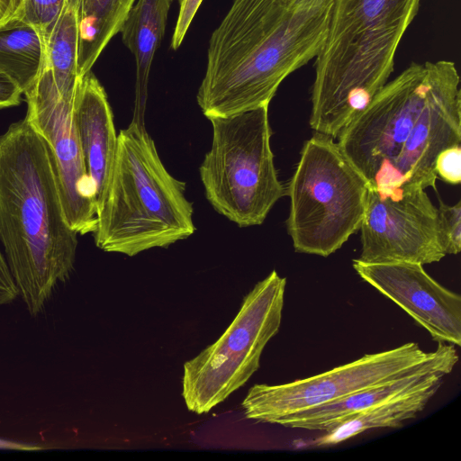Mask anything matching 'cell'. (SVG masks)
I'll return each mask as SVG.
<instances>
[{"label":"cell","mask_w":461,"mask_h":461,"mask_svg":"<svg viewBox=\"0 0 461 461\" xmlns=\"http://www.w3.org/2000/svg\"><path fill=\"white\" fill-rule=\"evenodd\" d=\"M359 260L366 263L440 261L438 211L425 189L386 195L368 188L360 225Z\"/></svg>","instance_id":"cell-11"},{"label":"cell","mask_w":461,"mask_h":461,"mask_svg":"<svg viewBox=\"0 0 461 461\" xmlns=\"http://www.w3.org/2000/svg\"><path fill=\"white\" fill-rule=\"evenodd\" d=\"M78 0L71 1L45 38V63L60 95L72 99L82 77L78 75Z\"/></svg>","instance_id":"cell-19"},{"label":"cell","mask_w":461,"mask_h":461,"mask_svg":"<svg viewBox=\"0 0 461 461\" xmlns=\"http://www.w3.org/2000/svg\"><path fill=\"white\" fill-rule=\"evenodd\" d=\"M442 381L443 378L437 379L413 393L363 411L326 431L323 436L316 438L315 444L319 447L333 446L368 429L397 428L424 410Z\"/></svg>","instance_id":"cell-16"},{"label":"cell","mask_w":461,"mask_h":461,"mask_svg":"<svg viewBox=\"0 0 461 461\" xmlns=\"http://www.w3.org/2000/svg\"><path fill=\"white\" fill-rule=\"evenodd\" d=\"M179 13L171 39V48L177 50L182 44L190 24L203 0H177Z\"/></svg>","instance_id":"cell-23"},{"label":"cell","mask_w":461,"mask_h":461,"mask_svg":"<svg viewBox=\"0 0 461 461\" xmlns=\"http://www.w3.org/2000/svg\"><path fill=\"white\" fill-rule=\"evenodd\" d=\"M136 0H78V60L80 77L92 67L121 30Z\"/></svg>","instance_id":"cell-17"},{"label":"cell","mask_w":461,"mask_h":461,"mask_svg":"<svg viewBox=\"0 0 461 461\" xmlns=\"http://www.w3.org/2000/svg\"><path fill=\"white\" fill-rule=\"evenodd\" d=\"M185 184L162 163L144 124L131 121L117 136L107 187L96 208L94 240L105 252L134 257L194 234Z\"/></svg>","instance_id":"cell-5"},{"label":"cell","mask_w":461,"mask_h":461,"mask_svg":"<svg viewBox=\"0 0 461 461\" xmlns=\"http://www.w3.org/2000/svg\"><path fill=\"white\" fill-rule=\"evenodd\" d=\"M285 286L286 278L271 271L244 296L219 339L185 362L182 397L189 411L208 413L258 371L265 347L281 326Z\"/></svg>","instance_id":"cell-8"},{"label":"cell","mask_w":461,"mask_h":461,"mask_svg":"<svg viewBox=\"0 0 461 461\" xmlns=\"http://www.w3.org/2000/svg\"><path fill=\"white\" fill-rule=\"evenodd\" d=\"M18 295L5 258L0 250V305L11 303Z\"/></svg>","instance_id":"cell-24"},{"label":"cell","mask_w":461,"mask_h":461,"mask_svg":"<svg viewBox=\"0 0 461 461\" xmlns=\"http://www.w3.org/2000/svg\"><path fill=\"white\" fill-rule=\"evenodd\" d=\"M421 0H333L315 58L311 128L337 139L393 71L398 46Z\"/></svg>","instance_id":"cell-4"},{"label":"cell","mask_w":461,"mask_h":461,"mask_svg":"<svg viewBox=\"0 0 461 461\" xmlns=\"http://www.w3.org/2000/svg\"><path fill=\"white\" fill-rule=\"evenodd\" d=\"M46 59L43 35L18 17L0 25V72L24 93L35 82Z\"/></svg>","instance_id":"cell-18"},{"label":"cell","mask_w":461,"mask_h":461,"mask_svg":"<svg viewBox=\"0 0 461 461\" xmlns=\"http://www.w3.org/2000/svg\"><path fill=\"white\" fill-rule=\"evenodd\" d=\"M437 177L450 185L461 182V146L456 145L442 150L435 162Z\"/></svg>","instance_id":"cell-22"},{"label":"cell","mask_w":461,"mask_h":461,"mask_svg":"<svg viewBox=\"0 0 461 461\" xmlns=\"http://www.w3.org/2000/svg\"><path fill=\"white\" fill-rule=\"evenodd\" d=\"M23 95L25 118L49 148L67 222L77 234H93L97 222L95 189L74 121V97L60 95L45 61Z\"/></svg>","instance_id":"cell-10"},{"label":"cell","mask_w":461,"mask_h":461,"mask_svg":"<svg viewBox=\"0 0 461 461\" xmlns=\"http://www.w3.org/2000/svg\"><path fill=\"white\" fill-rule=\"evenodd\" d=\"M356 273L405 311L432 339L461 346V296L411 262L366 263L356 258Z\"/></svg>","instance_id":"cell-12"},{"label":"cell","mask_w":461,"mask_h":461,"mask_svg":"<svg viewBox=\"0 0 461 461\" xmlns=\"http://www.w3.org/2000/svg\"><path fill=\"white\" fill-rule=\"evenodd\" d=\"M458 355L455 345L439 342L436 356L418 369L341 399L292 413L276 424L287 428L328 431L347 419L391 399L413 393L450 374Z\"/></svg>","instance_id":"cell-13"},{"label":"cell","mask_w":461,"mask_h":461,"mask_svg":"<svg viewBox=\"0 0 461 461\" xmlns=\"http://www.w3.org/2000/svg\"><path fill=\"white\" fill-rule=\"evenodd\" d=\"M24 0H0V25L18 17L23 10Z\"/></svg>","instance_id":"cell-26"},{"label":"cell","mask_w":461,"mask_h":461,"mask_svg":"<svg viewBox=\"0 0 461 461\" xmlns=\"http://www.w3.org/2000/svg\"><path fill=\"white\" fill-rule=\"evenodd\" d=\"M332 1L232 0L209 41L196 96L203 115L269 106L281 83L321 51Z\"/></svg>","instance_id":"cell-2"},{"label":"cell","mask_w":461,"mask_h":461,"mask_svg":"<svg viewBox=\"0 0 461 461\" xmlns=\"http://www.w3.org/2000/svg\"><path fill=\"white\" fill-rule=\"evenodd\" d=\"M49 148L26 118L0 136V242L28 312L40 313L75 263Z\"/></svg>","instance_id":"cell-3"},{"label":"cell","mask_w":461,"mask_h":461,"mask_svg":"<svg viewBox=\"0 0 461 461\" xmlns=\"http://www.w3.org/2000/svg\"><path fill=\"white\" fill-rule=\"evenodd\" d=\"M73 116L97 208L107 187L118 135L106 92L91 71L77 85Z\"/></svg>","instance_id":"cell-14"},{"label":"cell","mask_w":461,"mask_h":461,"mask_svg":"<svg viewBox=\"0 0 461 461\" xmlns=\"http://www.w3.org/2000/svg\"><path fill=\"white\" fill-rule=\"evenodd\" d=\"M173 0H136L119 32L136 62L135 100L132 121L144 124L149 71L165 34Z\"/></svg>","instance_id":"cell-15"},{"label":"cell","mask_w":461,"mask_h":461,"mask_svg":"<svg viewBox=\"0 0 461 461\" xmlns=\"http://www.w3.org/2000/svg\"><path fill=\"white\" fill-rule=\"evenodd\" d=\"M71 1L73 0H24L18 18L35 27L45 40Z\"/></svg>","instance_id":"cell-20"},{"label":"cell","mask_w":461,"mask_h":461,"mask_svg":"<svg viewBox=\"0 0 461 461\" xmlns=\"http://www.w3.org/2000/svg\"><path fill=\"white\" fill-rule=\"evenodd\" d=\"M334 140L319 132L308 139L285 186L287 232L299 253L333 254L359 230L365 215L367 184Z\"/></svg>","instance_id":"cell-6"},{"label":"cell","mask_w":461,"mask_h":461,"mask_svg":"<svg viewBox=\"0 0 461 461\" xmlns=\"http://www.w3.org/2000/svg\"><path fill=\"white\" fill-rule=\"evenodd\" d=\"M23 94L10 77L0 72V109L18 105Z\"/></svg>","instance_id":"cell-25"},{"label":"cell","mask_w":461,"mask_h":461,"mask_svg":"<svg viewBox=\"0 0 461 461\" xmlns=\"http://www.w3.org/2000/svg\"><path fill=\"white\" fill-rule=\"evenodd\" d=\"M438 229L439 241L446 255H456L461 250V202L454 205L438 198Z\"/></svg>","instance_id":"cell-21"},{"label":"cell","mask_w":461,"mask_h":461,"mask_svg":"<svg viewBox=\"0 0 461 461\" xmlns=\"http://www.w3.org/2000/svg\"><path fill=\"white\" fill-rule=\"evenodd\" d=\"M283 1H284V3H285V5H288V4L294 3V2H295V1H297V0H283Z\"/></svg>","instance_id":"cell-27"},{"label":"cell","mask_w":461,"mask_h":461,"mask_svg":"<svg viewBox=\"0 0 461 461\" xmlns=\"http://www.w3.org/2000/svg\"><path fill=\"white\" fill-rule=\"evenodd\" d=\"M459 85L450 60L412 62L341 130L337 143L368 188H436L437 157L461 142Z\"/></svg>","instance_id":"cell-1"},{"label":"cell","mask_w":461,"mask_h":461,"mask_svg":"<svg viewBox=\"0 0 461 461\" xmlns=\"http://www.w3.org/2000/svg\"><path fill=\"white\" fill-rule=\"evenodd\" d=\"M437 348L423 351L408 342L385 351L366 354L327 372L282 384H257L241 402L245 417L276 422L292 413L317 407L356 392L405 375L431 360Z\"/></svg>","instance_id":"cell-9"},{"label":"cell","mask_w":461,"mask_h":461,"mask_svg":"<svg viewBox=\"0 0 461 461\" xmlns=\"http://www.w3.org/2000/svg\"><path fill=\"white\" fill-rule=\"evenodd\" d=\"M208 120L212 145L199 167L207 200L240 227L262 224L286 193L275 167L268 106Z\"/></svg>","instance_id":"cell-7"}]
</instances>
